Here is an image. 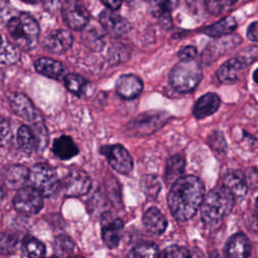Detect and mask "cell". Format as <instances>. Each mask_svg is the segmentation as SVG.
Wrapping results in <instances>:
<instances>
[{
  "label": "cell",
  "instance_id": "cell-17",
  "mask_svg": "<svg viewBox=\"0 0 258 258\" xmlns=\"http://www.w3.org/2000/svg\"><path fill=\"white\" fill-rule=\"evenodd\" d=\"M223 185L227 187L235 198H243L247 194V179L245 174L237 169H230L223 175Z\"/></svg>",
  "mask_w": 258,
  "mask_h": 258
},
{
  "label": "cell",
  "instance_id": "cell-45",
  "mask_svg": "<svg viewBox=\"0 0 258 258\" xmlns=\"http://www.w3.org/2000/svg\"><path fill=\"white\" fill-rule=\"evenodd\" d=\"M68 258H83V257H80V256H70Z\"/></svg>",
  "mask_w": 258,
  "mask_h": 258
},
{
  "label": "cell",
  "instance_id": "cell-31",
  "mask_svg": "<svg viewBox=\"0 0 258 258\" xmlns=\"http://www.w3.org/2000/svg\"><path fill=\"white\" fill-rule=\"evenodd\" d=\"M16 236L6 232L0 233V254H13L16 250Z\"/></svg>",
  "mask_w": 258,
  "mask_h": 258
},
{
  "label": "cell",
  "instance_id": "cell-30",
  "mask_svg": "<svg viewBox=\"0 0 258 258\" xmlns=\"http://www.w3.org/2000/svg\"><path fill=\"white\" fill-rule=\"evenodd\" d=\"M64 85L70 92L80 96L87 86V81L79 75L70 74L64 78Z\"/></svg>",
  "mask_w": 258,
  "mask_h": 258
},
{
  "label": "cell",
  "instance_id": "cell-32",
  "mask_svg": "<svg viewBox=\"0 0 258 258\" xmlns=\"http://www.w3.org/2000/svg\"><path fill=\"white\" fill-rule=\"evenodd\" d=\"M75 249L74 242L64 235L57 236L54 240V251L58 255H64V254H71L73 253Z\"/></svg>",
  "mask_w": 258,
  "mask_h": 258
},
{
  "label": "cell",
  "instance_id": "cell-38",
  "mask_svg": "<svg viewBox=\"0 0 258 258\" xmlns=\"http://www.w3.org/2000/svg\"><path fill=\"white\" fill-rule=\"evenodd\" d=\"M178 0H157V7L163 13H169L175 9Z\"/></svg>",
  "mask_w": 258,
  "mask_h": 258
},
{
  "label": "cell",
  "instance_id": "cell-2",
  "mask_svg": "<svg viewBox=\"0 0 258 258\" xmlns=\"http://www.w3.org/2000/svg\"><path fill=\"white\" fill-rule=\"evenodd\" d=\"M235 196L224 185L211 189L202 203V220L205 225L215 227L226 218L235 206Z\"/></svg>",
  "mask_w": 258,
  "mask_h": 258
},
{
  "label": "cell",
  "instance_id": "cell-5",
  "mask_svg": "<svg viewBox=\"0 0 258 258\" xmlns=\"http://www.w3.org/2000/svg\"><path fill=\"white\" fill-rule=\"evenodd\" d=\"M27 181L45 197L54 194L59 185L54 168L44 163H37L28 170Z\"/></svg>",
  "mask_w": 258,
  "mask_h": 258
},
{
  "label": "cell",
  "instance_id": "cell-39",
  "mask_svg": "<svg viewBox=\"0 0 258 258\" xmlns=\"http://www.w3.org/2000/svg\"><path fill=\"white\" fill-rule=\"evenodd\" d=\"M247 37L251 41L258 42V21L251 23L247 29Z\"/></svg>",
  "mask_w": 258,
  "mask_h": 258
},
{
  "label": "cell",
  "instance_id": "cell-19",
  "mask_svg": "<svg viewBox=\"0 0 258 258\" xmlns=\"http://www.w3.org/2000/svg\"><path fill=\"white\" fill-rule=\"evenodd\" d=\"M221 105V99L217 94L208 93L202 96L194 106V115L198 119H204L214 114Z\"/></svg>",
  "mask_w": 258,
  "mask_h": 258
},
{
  "label": "cell",
  "instance_id": "cell-4",
  "mask_svg": "<svg viewBox=\"0 0 258 258\" xmlns=\"http://www.w3.org/2000/svg\"><path fill=\"white\" fill-rule=\"evenodd\" d=\"M202 77V69L197 61L180 60L169 74V84L177 92L188 93L200 84Z\"/></svg>",
  "mask_w": 258,
  "mask_h": 258
},
{
  "label": "cell",
  "instance_id": "cell-23",
  "mask_svg": "<svg viewBox=\"0 0 258 258\" xmlns=\"http://www.w3.org/2000/svg\"><path fill=\"white\" fill-rule=\"evenodd\" d=\"M52 150L54 154L62 160L71 159L79 153V148L73 139L67 135H61L54 140Z\"/></svg>",
  "mask_w": 258,
  "mask_h": 258
},
{
  "label": "cell",
  "instance_id": "cell-35",
  "mask_svg": "<svg viewBox=\"0 0 258 258\" xmlns=\"http://www.w3.org/2000/svg\"><path fill=\"white\" fill-rule=\"evenodd\" d=\"M15 16V10L7 0H0V23L8 22Z\"/></svg>",
  "mask_w": 258,
  "mask_h": 258
},
{
  "label": "cell",
  "instance_id": "cell-8",
  "mask_svg": "<svg viewBox=\"0 0 258 258\" xmlns=\"http://www.w3.org/2000/svg\"><path fill=\"white\" fill-rule=\"evenodd\" d=\"M101 153L106 156L110 165L121 174H128L133 168V160L128 150L121 144L105 145Z\"/></svg>",
  "mask_w": 258,
  "mask_h": 258
},
{
  "label": "cell",
  "instance_id": "cell-34",
  "mask_svg": "<svg viewBox=\"0 0 258 258\" xmlns=\"http://www.w3.org/2000/svg\"><path fill=\"white\" fill-rule=\"evenodd\" d=\"M12 137L11 133V128L9 122L0 117V146H5L7 145Z\"/></svg>",
  "mask_w": 258,
  "mask_h": 258
},
{
  "label": "cell",
  "instance_id": "cell-42",
  "mask_svg": "<svg viewBox=\"0 0 258 258\" xmlns=\"http://www.w3.org/2000/svg\"><path fill=\"white\" fill-rule=\"evenodd\" d=\"M253 79H254V81L258 84V68L255 70V72H254V74H253Z\"/></svg>",
  "mask_w": 258,
  "mask_h": 258
},
{
  "label": "cell",
  "instance_id": "cell-33",
  "mask_svg": "<svg viewBox=\"0 0 258 258\" xmlns=\"http://www.w3.org/2000/svg\"><path fill=\"white\" fill-rule=\"evenodd\" d=\"M163 258H190V254L182 246L170 245L164 250Z\"/></svg>",
  "mask_w": 258,
  "mask_h": 258
},
{
  "label": "cell",
  "instance_id": "cell-25",
  "mask_svg": "<svg viewBox=\"0 0 258 258\" xmlns=\"http://www.w3.org/2000/svg\"><path fill=\"white\" fill-rule=\"evenodd\" d=\"M28 178V169L22 165H12L4 173V182L9 188H20Z\"/></svg>",
  "mask_w": 258,
  "mask_h": 258
},
{
  "label": "cell",
  "instance_id": "cell-29",
  "mask_svg": "<svg viewBox=\"0 0 258 258\" xmlns=\"http://www.w3.org/2000/svg\"><path fill=\"white\" fill-rule=\"evenodd\" d=\"M238 0H205L207 10L214 15H220L229 11Z\"/></svg>",
  "mask_w": 258,
  "mask_h": 258
},
{
  "label": "cell",
  "instance_id": "cell-3",
  "mask_svg": "<svg viewBox=\"0 0 258 258\" xmlns=\"http://www.w3.org/2000/svg\"><path fill=\"white\" fill-rule=\"evenodd\" d=\"M7 28L10 37L21 49L29 50L38 42L39 27L35 19L29 14L15 15L7 22Z\"/></svg>",
  "mask_w": 258,
  "mask_h": 258
},
{
  "label": "cell",
  "instance_id": "cell-1",
  "mask_svg": "<svg viewBox=\"0 0 258 258\" xmlns=\"http://www.w3.org/2000/svg\"><path fill=\"white\" fill-rule=\"evenodd\" d=\"M204 198L203 181L195 175H184L172 183L167 196V203L171 215L177 221L185 222L196 215Z\"/></svg>",
  "mask_w": 258,
  "mask_h": 258
},
{
  "label": "cell",
  "instance_id": "cell-9",
  "mask_svg": "<svg viewBox=\"0 0 258 258\" xmlns=\"http://www.w3.org/2000/svg\"><path fill=\"white\" fill-rule=\"evenodd\" d=\"M166 118V113L164 112H146L133 120L129 127L134 134H151L163 126Z\"/></svg>",
  "mask_w": 258,
  "mask_h": 258
},
{
  "label": "cell",
  "instance_id": "cell-20",
  "mask_svg": "<svg viewBox=\"0 0 258 258\" xmlns=\"http://www.w3.org/2000/svg\"><path fill=\"white\" fill-rule=\"evenodd\" d=\"M246 64L239 58H231L225 61L222 67L217 72V77L219 81L223 84H234L238 81L239 75L243 71Z\"/></svg>",
  "mask_w": 258,
  "mask_h": 258
},
{
  "label": "cell",
  "instance_id": "cell-14",
  "mask_svg": "<svg viewBox=\"0 0 258 258\" xmlns=\"http://www.w3.org/2000/svg\"><path fill=\"white\" fill-rule=\"evenodd\" d=\"M72 43L73 36L64 29L53 30L43 38V46L53 53H60L68 50Z\"/></svg>",
  "mask_w": 258,
  "mask_h": 258
},
{
  "label": "cell",
  "instance_id": "cell-18",
  "mask_svg": "<svg viewBox=\"0 0 258 258\" xmlns=\"http://www.w3.org/2000/svg\"><path fill=\"white\" fill-rule=\"evenodd\" d=\"M251 252V243L243 233L233 235L226 248L227 258H248Z\"/></svg>",
  "mask_w": 258,
  "mask_h": 258
},
{
  "label": "cell",
  "instance_id": "cell-15",
  "mask_svg": "<svg viewBox=\"0 0 258 258\" xmlns=\"http://www.w3.org/2000/svg\"><path fill=\"white\" fill-rule=\"evenodd\" d=\"M143 89V83L135 75H122L116 82L117 94L123 99L136 98Z\"/></svg>",
  "mask_w": 258,
  "mask_h": 258
},
{
  "label": "cell",
  "instance_id": "cell-47",
  "mask_svg": "<svg viewBox=\"0 0 258 258\" xmlns=\"http://www.w3.org/2000/svg\"><path fill=\"white\" fill-rule=\"evenodd\" d=\"M50 258H57V257H50Z\"/></svg>",
  "mask_w": 258,
  "mask_h": 258
},
{
  "label": "cell",
  "instance_id": "cell-28",
  "mask_svg": "<svg viewBox=\"0 0 258 258\" xmlns=\"http://www.w3.org/2000/svg\"><path fill=\"white\" fill-rule=\"evenodd\" d=\"M24 249L29 258H44L45 247L42 242L33 237L24 240Z\"/></svg>",
  "mask_w": 258,
  "mask_h": 258
},
{
  "label": "cell",
  "instance_id": "cell-7",
  "mask_svg": "<svg viewBox=\"0 0 258 258\" xmlns=\"http://www.w3.org/2000/svg\"><path fill=\"white\" fill-rule=\"evenodd\" d=\"M13 206L22 215H35L43 207V195L31 185L20 187L13 199Z\"/></svg>",
  "mask_w": 258,
  "mask_h": 258
},
{
  "label": "cell",
  "instance_id": "cell-36",
  "mask_svg": "<svg viewBox=\"0 0 258 258\" xmlns=\"http://www.w3.org/2000/svg\"><path fill=\"white\" fill-rule=\"evenodd\" d=\"M209 144L216 150H222L226 147L225 139L220 132H215L212 134V136L209 138Z\"/></svg>",
  "mask_w": 258,
  "mask_h": 258
},
{
  "label": "cell",
  "instance_id": "cell-22",
  "mask_svg": "<svg viewBox=\"0 0 258 258\" xmlns=\"http://www.w3.org/2000/svg\"><path fill=\"white\" fill-rule=\"evenodd\" d=\"M34 67L39 74L55 80L61 79L66 73V69L61 62L47 57H40L36 59Z\"/></svg>",
  "mask_w": 258,
  "mask_h": 258
},
{
  "label": "cell",
  "instance_id": "cell-10",
  "mask_svg": "<svg viewBox=\"0 0 258 258\" xmlns=\"http://www.w3.org/2000/svg\"><path fill=\"white\" fill-rule=\"evenodd\" d=\"M62 14L67 24L75 30L83 29L89 21V12L79 0L67 2L62 8Z\"/></svg>",
  "mask_w": 258,
  "mask_h": 258
},
{
  "label": "cell",
  "instance_id": "cell-40",
  "mask_svg": "<svg viewBox=\"0 0 258 258\" xmlns=\"http://www.w3.org/2000/svg\"><path fill=\"white\" fill-rule=\"evenodd\" d=\"M101 1L110 10H117L123 2V0H101Z\"/></svg>",
  "mask_w": 258,
  "mask_h": 258
},
{
  "label": "cell",
  "instance_id": "cell-26",
  "mask_svg": "<svg viewBox=\"0 0 258 258\" xmlns=\"http://www.w3.org/2000/svg\"><path fill=\"white\" fill-rule=\"evenodd\" d=\"M236 27H237L236 19L232 16H228L214 23L211 26L204 28V33L212 37L224 36L226 34L232 33L236 29Z\"/></svg>",
  "mask_w": 258,
  "mask_h": 258
},
{
  "label": "cell",
  "instance_id": "cell-46",
  "mask_svg": "<svg viewBox=\"0 0 258 258\" xmlns=\"http://www.w3.org/2000/svg\"><path fill=\"white\" fill-rule=\"evenodd\" d=\"M1 43H2V41H1V36H0V48H1Z\"/></svg>",
  "mask_w": 258,
  "mask_h": 258
},
{
  "label": "cell",
  "instance_id": "cell-27",
  "mask_svg": "<svg viewBox=\"0 0 258 258\" xmlns=\"http://www.w3.org/2000/svg\"><path fill=\"white\" fill-rule=\"evenodd\" d=\"M159 250L153 242H141L128 254V258H158Z\"/></svg>",
  "mask_w": 258,
  "mask_h": 258
},
{
  "label": "cell",
  "instance_id": "cell-12",
  "mask_svg": "<svg viewBox=\"0 0 258 258\" xmlns=\"http://www.w3.org/2000/svg\"><path fill=\"white\" fill-rule=\"evenodd\" d=\"M124 224L121 219L105 216L102 221V239L108 248H115L118 246Z\"/></svg>",
  "mask_w": 258,
  "mask_h": 258
},
{
  "label": "cell",
  "instance_id": "cell-11",
  "mask_svg": "<svg viewBox=\"0 0 258 258\" xmlns=\"http://www.w3.org/2000/svg\"><path fill=\"white\" fill-rule=\"evenodd\" d=\"M9 105L13 112L19 117L36 123L40 122L41 118L38 112L35 110L31 101L23 94L13 93L9 96Z\"/></svg>",
  "mask_w": 258,
  "mask_h": 258
},
{
  "label": "cell",
  "instance_id": "cell-43",
  "mask_svg": "<svg viewBox=\"0 0 258 258\" xmlns=\"http://www.w3.org/2000/svg\"><path fill=\"white\" fill-rule=\"evenodd\" d=\"M22 1H24L26 3H30V4H35V3H38V2H40L42 0H22Z\"/></svg>",
  "mask_w": 258,
  "mask_h": 258
},
{
  "label": "cell",
  "instance_id": "cell-24",
  "mask_svg": "<svg viewBox=\"0 0 258 258\" xmlns=\"http://www.w3.org/2000/svg\"><path fill=\"white\" fill-rule=\"evenodd\" d=\"M185 161L184 158L179 155L175 154L170 156L165 164L164 169V179L167 183H173L177 178H179L183 171H184Z\"/></svg>",
  "mask_w": 258,
  "mask_h": 258
},
{
  "label": "cell",
  "instance_id": "cell-37",
  "mask_svg": "<svg viewBox=\"0 0 258 258\" xmlns=\"http://www.w3.org/2000/svg\"><path fill=\"white\" fill-rule=\"evenodd\" d=\"M180 60H191L197 55V48L192 45H185L177 52Z\"/></svg>",
  "mask_w": 258,
  "mask_h": 258
},
{
  "label": "cell",
  "instance_id": "cell-41",
  "mask_svg": "<svg viewBox=\"0 0 258 258\" xmlns=\"http://www.w3.org/2000/svg\"><path fill=\"white\" fill-rule=\"evenodd\" d=\"M252 228L255 229V231H258V198L255 202V208L252 217Z\"/></svg>",
  "mask_w": 258,
  "mask_h": 258
},
{
  "label": "cell",
  "instance_id": "cell-16",
  "mask_svg": "<svg viewBox=\"0 0 258 258\" xmlns=\"http://www.w3.org/2000/svg\"><path fill=\"white\" fill-rule=\"evenodd\" d=\"M41 142L45 144V142L41 139V136L36 130H34V128L27 125H22L19 127L17 131V143L25 153L30 154L34 152L41 145Z\"/></svg>",
  "mask_w": 258,
  "mask_h": 258
},
{
  "label": "cell",
  "instance_id": "cell-13",
  "mask_svg": "<svg viewBox=\"0 0 258 258\" xmlns=\"http://www.w3.org/2000/svg\"><path fill=\"white\" fill-rule=\"evenodd\" d=\"M99 18L103 27L114 35H124L130 30L129 22L122 16L113 12V10L107 9L102 11Z\"/></svg>",
  "mask_w": 258,
  "mask_h": 258
},
{
  "label": "cell",
  "instance_id": "cell-6",
  "mask_svg": "<svg viewBox=\"0 0 258 258\" xmlns=\"http://www.w3.org/2000/svg\"><path fill=\"white\" fill-rule=\"evenodd\" d=\"M92 185L90 176L81 168H71L59 181L58 189L67 197H81L86 195Z\"/></svg>",
  "mask_w": 258,
  "mask_h": 258
},
{
  "label": "cell",
  "instance_id": "cell-21",
  "mask_svg": "<svg viewBox=\"0 0 258 258\" xmlns=\"http://www.w3.org/2000/svg\"><path fill=\"white\" fill-rule=\"evenodd\" d=\"M145 229L152 235H161L167 226L166 219L163 214L156 208H149L142 217Z\"/></svg>",
  "mask_w": 258,
  "mask_h": 258
},
{
  "label": "cell",
  "instance_id": "cell-44",
  "mask_svg": "<svg viewBox=\"0 0 258 258\" xmlns=\"http://www.w3.org/2000/svg\"><path fill=\"white\" fill-rule=\"evenodd\" d=\"M3 196H4V192H3V190H2V188L0 187V201L2 200V198H3Z\"/></svg>",
  "mask_w": 258,
  "mask_h": 258
}]
</instances>
